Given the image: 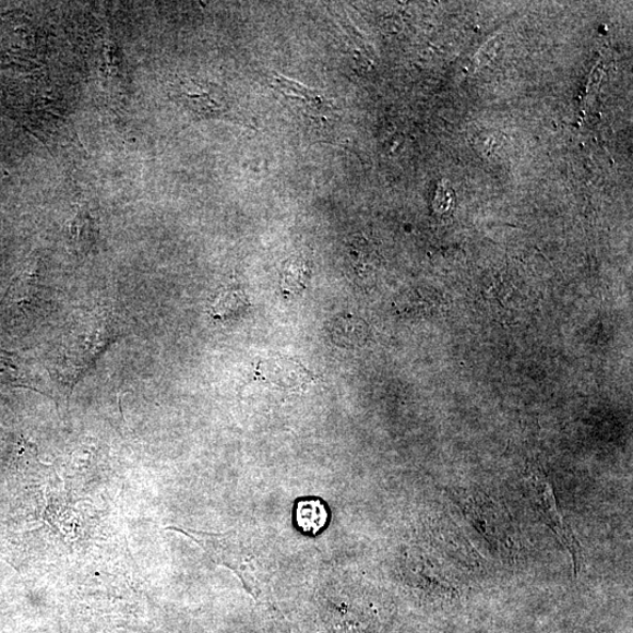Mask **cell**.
I'll return each instance as SVG.
<instances>
[{
  "label": "cell",
  "instance_id": "obj_1",
  "mask_svg": "<svg viewBox=\"0 0 633 633\" xmlns=\"http://www.w3.org/2000/svg\"><path fill=\"white\" fill-rule=\"evenodd\" d=\"M119 334L118 321L109 310L77 315L61 337L55 360L53 370L63 386L72 391Z\"/></svg>",
  "mask_w": 633,
  "mask_h": 633
},
{
  "label": "cell",
  "instance_id": "obj_2",
  "mask_svg": "<svg viewBox=\"0 0 633 633\" xmlns=\"http://www.w3.org/2000/svg\"><path fill=\"white\" fill-rule=\"evenodd\" d=\"M167 530L178 532L192 538L215 563L230 569L253 598L256 600L262 598L265 581L262 580L255 552L240 533L231 530L225 534H214L179 527H168Z\"/></svg>",
  "mask_w": 633,
  "mask_h": 633
},
{
  "label": "cell",
  "instance_id": "obj_3",
  "mask_svg": "<svg viewBox=\"0 0 633 633\" xmlns=\"http://www.w3.org/2000/svg\"><path fill=\"white\" fill-rule=\"evenodd\" d=\"M529 486L530 495L537 512L541 514L547 526L557 535L559 541L572 556L575 574H577L582 563L581 548L574 533L569 528L559 511L550 482L542 471L534 469L530 474Z\"/></svg>",
  "mask_w": 633,
  "mask_h": 633
},
{
  "label": "cell",
  "instance_id": "obj_4",
  "mask_svg": "<svg viewBox=\"0 0 633 633\" xmlns=\"http://www.w3.org/2000/svg\"><path fill=\"white\" fill-rule=\"evenodd\" d=\"M461 504L473 526L477 527L487 541L499 548L514 547L512 528L495 503L477 494L464 498Z\"/></svg>",
  "mask_w": 633,
  "mask_h": 633
},
{
  "label": "cell",
  "instance_id": "obj_5",
  "mask_svg": "<svg viewBox=\"0 0 633 633\" xmlns=\"http://www.w3.org/2000/svg\"><path fill=\"white\" fill-rule=\"evenodd\" d=\"M172 98L195 116L217 117L228 109L224 93L195 79L181 77L171 86Z\"/></svg>",
  "mask_w": 633,
  "mask_h": 633
},
{
  "label": "cell",
  "instance_id": "obj_6",
  "mask_svg": "<svg viewBox=\"0 0 633 633\" xmlns=\"http://www.w3.org/2000/svg\"><path fill=\"white\" fill-rule=\"evenodd\" d=\"M255 375L263 384L288 390L304 389L315 379L302 363L282 356L260 359Z\"/></svg>",
  "mask_w": 633,
  "mask_h": 633
},
{
  "label": "cell",
  "instance_id": "obj_7",
  "mask_svg": "<svg viewBox=\"0 0 633 633\" xmlns=\"http://www.w3.org/2000/svg\"><path fill=\"white\" fill-rule=\"evenodd\" d=\"M43 280L37 262L32 263L17 279H15L0 307L24 309L37 306L43 296Z\"/></svg>",
  "mask_w": 633,
  "mask_h": 633
},
{
  "label": "cell",
  "instance_id": "obj_8",
  "mask_svg": "<svg viewBox=\"0 0 633 633\" xmlns=\"http://www.w3.org/2000/svg\"><path fill=\"white\" fill-rule=\"evenodd\" d=\"M275 84L285 97L297 103L308 115L320 116L330 109L331 101L319 91L308 88L282 75L275 77Z\"/></svg>",
  "mask_w": 633,
  "mask_h": 633
},
{
  "label": "cell",
  "instance_id": "obj_9",
  "mask_svg": "<svg viewBox=\"0 0 633 633\" xmlns=\"http://www.w3.org/2000/svg\"><path fill=\"white\" fill-rule=\"evenodd\" d=\"M329 517L327 506L321 499H300L295 504V524L307 535L320 534L327 526Z\"/></svg>",
  "mask_w": 633,
  "mask_h": 633
},
{
  "label": "cell",
  "instance_id": "obj_10",
  "mask_svg": "<svg viewBox=\"0 0 633 633\" xmlns=\"http://www.w3.org/2000/svg\"><path fill=\"white\" fill-rule=\"evenodd\" d=\"M68 235L71 247L77 255H84L97 242V226L86 210L77 211L71 220Z\"/></svg>",
  "mask_w": 633,
  "mask_h": 633
},
{
  "label": "cell",
  "instance_id": "obj_11",
  "mask_svg": "<svg viewBox=\"0 0 633 633\" xmlns=\"http://www.w3.org/2000/svg\"><path fill=\"white\" fill-rule=\"evenodd\" d=\"M311 268L303 259H295L285 263L282 273L280 288L285 296L294 297L308 287Z\"/></svg>",
  "mask_w": 633,
  "mask_h": 633
},
{
  "label": "cell",
  "instance_id": "obj_12",
  "mask_svg": "<svg viewBox=\"0 0 633 633\" xmlns=\"http://www.w3.org/2000/svg\"><path fill=\"white\" fill-rule=\"evenodd\" d=\"M366 323L353 316H342L332 326V338L344 347H355L366 343L369 336Z\"/></svg>",
  "mask_w": 633,
  "mask_h": 633
},
{
  "label": "cell",
  "instance_id": "obj_13",
  "mask_svg": "<svg viewBox=\"0 0 633 633\" xmlns=\"http://www.w3.org/2000/svg\"><path fill=\"white\" fill-rule=\"evenodd\" d=\"M249 307V300L240 289H227L222 291L213 304L215 320L227 321L235 315L241 314Z\"/></svg>",
  "mask_w": 633,
  "mask_h": 633
},
{
  "label": "cell",
  "instance_id": "obj_14",
  "mask_svg": "<svg viewBox=\"0 0 633 633\" xmlns=\"http://www.w3.org/2000/svg\"><path fill=\"white\" fill-rule=\"evenodd\" d=\"M0 384L31 387L27 370L17 356L0 351Z\"/></svg>",
  "mask_w": 633,
  "mask_h": 633
},
{
  "label": "cell",
  "instance_id": "obj_15",
  "mask_svg": "<svg viewBox=\"0 0 633 633\" xmlns=\"http://www.w3.org/2000/svg\"><path fill=\"white\" fill-rule=\"evenodd\" d=\"M501 44L502 37H495L494 39L489 40L485 46H482V49L479 51V53L475 56L474 65L477 68L487 65V63L497 56Z\"/></svg>",
  "mask_w": 633,
  "mask_h": 633
},
{
  "label": "cell",
  "instance_id": "obj_16",
  "mask_svg": "<svg viewBox=\"0 0 633 633\" xmlns=\"http://www.w3.org/2000/svg\"><path fill=\"white\" fill-rule=\"evenodd\" d=\"M604 73H605L604 68H601L600 65L597 67L590 76V86L598 85V83L601 79V75H604Z\"/></svg>",
  "mask_w": 633,
  "mask_h": 633
}]
</instances>
